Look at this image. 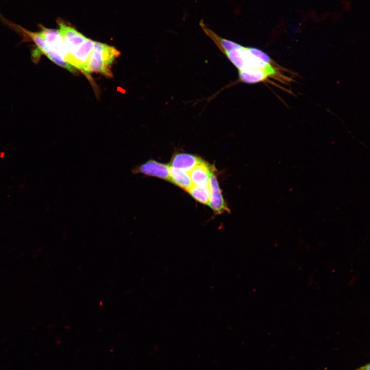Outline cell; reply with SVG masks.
I'll use <instances>...</instances> for the list:
<instances>
[{
    "label": "cell",
    "mask_w": 370,
    "mask_h": 370,
    "mask_svg": "<svg viewBox=\"0 0 370 370\" xmlns=\"http://www.w3.org/2000/svg\"><path fill=\"white\" fill-rule=\"evenodd\" d=\"M237 69L239 81L247 84L270 82L271 79L287 84L292 81L291 72L279 65L266 52L256 48L239 46L224 53Z\"/></svg>",
    "instance_id": "6da1fadb"
},
{
    "label": "cell",
    "mask_w": 370,
    "mask_h": 370,
    "mask_svg": "<svg viewBox=\"0 0 370 370\" xmlns=\"http://www.w3.org/2000/svg\"><path fill=\"white\" fill-rule=\"evenodd\" d=\"M202 160L200 158L192 154L176 153L172 157L170 166L189 173Z\"/></svg>",
    "instance_id": "9c48e42d"
},
{
    "label": "cell",
    "mask_w": 370,
    "mask_h": 370,
    "mask_svg": "<svg viewBox=\"0 0 370 370\" xmlns=\"http://www.w3.org/2000/svg\"><path fill=\"white\" fill-rule=\"evenodd\" d=\"M188 192L197 201L209 205L210 198L209 186L201 188L193 185Z\"/></svg>",
    "instance_id": "8fae6325"
},
{
    "label": "cell",
    "mask_w": 370,
    "mask_h": 370,
    "mask_svg": "<svg viewBox=\"0 0 370 370\" xmlns=\"http://www.w3.org/2000/svg\"><path fill=\"white\" fill-rule=\"evenodd\" d=\"M59 30L72 60V66L82 71L89 79L88 64L95 42L63 20L58 19Z\"/></svg>",
    "instance_id": "7a4b0ae2"
},
{
    "label": "cell",
    "mask_w": 370,
    "mask_h": 370,
    "mask_svg": "<svg viewBox=\"0 0 370 370\" xmlns=\"http://www.w3.org/2000/svg\"><path fill=\"white\" fill-rule=\"evenodd\" d=\"M5 22L12 29L23 36V42L31 41L36 46V49L32 51L31 57L33 62L39 61L38 54L45 55L48 59L57 65L66 69L73 73H77V69L65 61L63 58L52 51L47 45L39 32H32L23 27L6 20Z\"/></svg>",
    "instance_id": "3957f363"
},
{
    "label": "cell",
    "mask_w": 370,
    "mask_h": 370,
    "mask_svg": "<svg viewBox=\"0 0 370 370\" xmlns=\"http://www.w3.org/2000/svg\"><path fill=\"white\" fill-rule=\"evenodd\" d=\"M361 367L364 370H370V363Z\"/></svg>",
    "instance_id": "7c38bea8"
},
{
    "label": "cell",
    "mask_w": 370,
    "mask_h": 370,
    "mask_svg": "<svg viewBox=\"0 0 370 370\" xmlns=\"http://www.w3.org/2000/svg\"><path fill=\"white\" fill-rule=\"evenodd\" d=\"M357 370H364V369L362 367H360V368H359Z\"/></svg>",
    "instance_id": "4fadbf2b"
},
{
    "label": "cell",
    "mask_w": 370,
    "mask_h": 370,
    "mask_svg": "<svg viewBox=\"0 0 370 370\" xmlns=\"http://www.w3.org/2000/svg\"><path fill=\"white\" fill-rule=\"evenodd\" d=\"M39 33L48 47L72 66V60L59 30L48 28L40 25Z\"/></svg>",
    "instance_id": "5b68a950"
},
{
    "label": "cell",
    "mask_w": 370,
    "mask_h": 370,
    "mask_svg": "<svg viewBox=\"0 0 370 370\" xmlns=\"http://www.w3.org/2000/svg\"><path fill=\"white\" fill-rule=\"evenodd\" d=\"M169 169V165L150 160L135 166L132 169V172L133 174H142L170 181Z\"/></svg>",
    "instance_id": "8992f818"
},
{
    "label": "cell",
    "mask_w": 370,
    "mask_h": 370,
    "mask_svg": "<svg viewBox=\"0 0 370 370\" xmlns=\"http://www.w3.org/2000/svg\"><path fill=\"white\" fill-rule=\"evenodd\" d=\"M209 188L210 189V198L209 206L214 213L218 214L225 212H230V209L228 207L222 195L216 176L214 173V169L210 179Z\"/></svg>",
    "instance_id": "52a82bcc"
},
{
    "label": "cell",
    "mask_w": 370,
    "mask_h": 370,
    "mask_svg": "<svg viewBox=\"0 0 370 370\" xmlns=\"http://www.w3.org/2000/svg\"><path fill=\"white\" fill-rule=\"evenodd\" d=\"M120 52L114 47L95 41L88 64L90 74L97 72L107 78L113 77L112 67Z\"/></svg>",
    "instance_id": "277c9868"
},
{
    "label": "cell",
    "mask_w": 370,
    "mask_h": 370,
    "mask_svg": "<svg viewBox=\"0 0 370 370\" xmlns=\"http://www.w3.org/2000/svg\"><path fill=\"white\" fill-rule=\"evenodd\" d=\"M213 166L202 160L190 172V176L194 186L205 188L209 186L210 179Z\"/></svg>",
    "instance_id": "ba28073f"
},
{
    "label": "cell",
    "mask_w": 370,
    "mask_h": 370,
    "mask_svg": "<svg viewBox=\"0 0 370 370\" xmlns=\"http://www.w3.org/2000/svg\"><path fill=\"white\" fill-rule=\"evenodd\" d=\"M1 16V15H0Z\"/></svg>",
    "instance_id": "5bb4252c"
},
{
    "label": "cell",
    "mask_w": 370,
    "mask_h": 370,
    "mask_svg": "<svg viewBox=\"0 0 370 370\" xmlns=\"http://www.w3.org/2000/svg\"><path fill=\"white\" fill-rule=\"evenodd\" d=\"M169 175L170 181L187 192L193 186L190 174L187 172L170 166Z\"/></svg>",
    "instance_id": "30bf717a"
}]
</instances>
